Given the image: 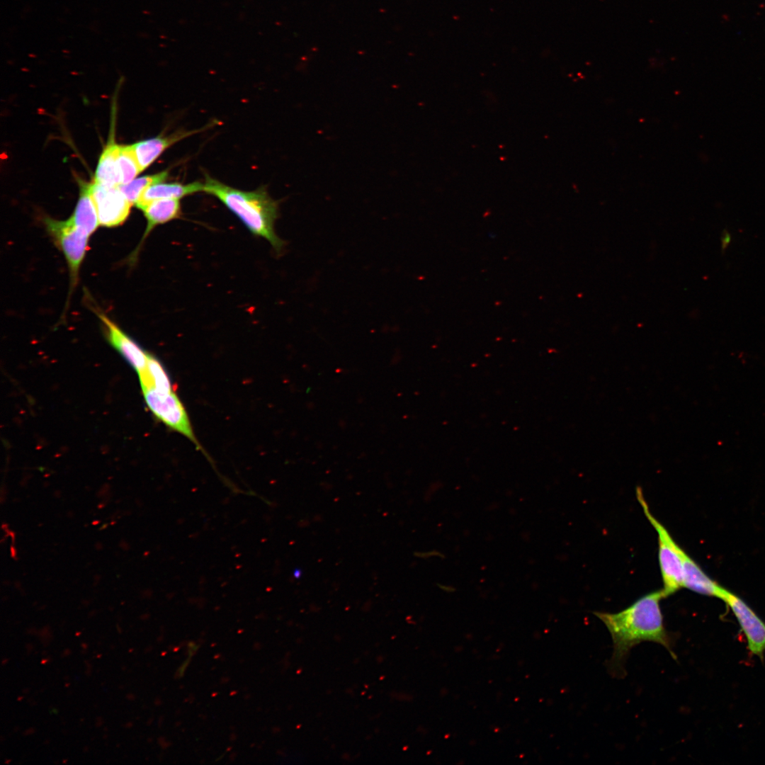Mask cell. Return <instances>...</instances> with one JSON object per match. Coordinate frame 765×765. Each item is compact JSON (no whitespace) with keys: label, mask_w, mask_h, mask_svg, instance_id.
Masks as SVG:
<instances>
[{"label":"cell","mask_w":765,"mask_h":765,"mask_svg":"<svg viewBox=\"0 0 765 765\" xmlns=\"http://www.w3.org/2000/svg\"><path fill=\"white\" fill-rule=\"evenodd\" d=\"M662 590H657L639 598L630 606L617 613L594 612L610 633L613 642L611 668L623 674V663L630 650L642 642L660 644L674 659L672 639L667 630L660 607L664 599Z\"/></svg>","instance_id":"6da1fadb"},{"label":"cell","mask_w":765,"mask_h":765,"mask_svg":"<svg viewBox=\"0 0 765 765\" xmlns=\"http://www.w3.org/2000/svg\"><path fill=\"white\" fill-rule=\"evenodd\" d=\"M204 192L216 197L254 235L266 239L277 253L285 243L276 233L278 203L264 188L246 191L231 187L207 176Z\"/></svg>","instance_id":"7a4b0ae2"},{"label":"cell","mask_w":765,"mask_h":765,"mask_svg":"<svg viewBox=\"0 0 765 765\" xmlns=\"http://www.w3.org/2000/svg\"><path fill=\"white\" fill-rule=\"evenodd\" d=\"M636 497L649 522L658 536V559L662 579V589L665 598L684 587V550L676 543L667 528L651 513L642 489L636 488Z\"/></svg>","instance_id":"3957f363"},{"label":"cell","mask_w":765,"mask_h":765,"mask_svg":"<svg viewBox=\"0 0 765 765\" xmlns=\"http://www.w3.org/2000/svg\"><path fill=\"white\" fill-rule=\"evenodd\" d=\"M144 400L152 414L166 426L187 438L208 458L196 438L188 413L176 393L153 387L142 388Z\"/></svg>","instance_id":"277c9868"},{"label":"cell","mask_w":765,"mask_h":765,"mask_svg":"<svg viewBox=\"0 0 765 765\" xmlns=\"http://www.w3.org/2000/svg\"><path fill=\"white\" fill-rule=\"evenodd\" d=\"M47 230L62 250L67 260L72 288L78 281L79 272L88 247L89 236L83 232L70 220L45 219Z\"/></svg>","instance_id":"5b68a950"},{"label":"cell","mask_w":765,"mask_h":765,"mask_svg":"<svg viewBox=\"0 0 765 765\" xmlns=\"http://www.w3.org/2000/svg\"><path fill=\"white\" fill-rule=\"evenodd\" d=\"M92 196L100 225L116 227L128 217L132 204L118 186H106L94 181Z\"/></svg>","instance_id":"8992f818"},{"label":"cell","mask_w":765,"mask_h":765,"mask_svg":"<svg viewBox=\"0 0 765 765\" xmlns=\"http://www.w3.org/2000/svg\"><path fill=\"white\" fill-rule=\"evenodd\" d=\"M721 599L735 616L746 637L749 651L762 657L765 650V623L744 601L727 590Z\"/></svg>","instance_id":"52a82bcc"},{"label":"cell","mask_w":765,"mask_h":765,"mask_svg":"<svg viewBox=\"0 0 765 765\" xmlns=\"http://www.w3.org/2000/svg\"><path fill=\"white\" fill-rule=\"evenodd\" d=\"M96 314L106 328L109 343L126 359L137 373L144 369L147 363L148 352L141 348L105 314L96 311Z\"/></svg>","instance_id":"ba28073f"},{"label":"cell","mask_w":765,"mask_h":765,"mask_svg":"<svg viewBox=\"0 0 765 765\" xmlns=\"http://www.w3.org/2000/svg\"><path fill=\"white\" fill-rule=\"evenodd\" d=\"M177 130L169 135H159L132 144L141 172L149 167L174 144L205 130Z\"/></svg>","instance_id":"9c48e42d"},{"label":"cell","mask_w":765,"mask_h":765,"mask_svg":"<svg viewBox=\"0 0 765 765\" xmlns=\"http://www.w3.org/2000/svg\"><path fill=\"white\" fill-rule=\"evenodd\" d=\"M79 197L70 222L86 234L91 235L100 225L92 196V183L79 180Z\"/></svg>","instance_id":"30bf717a"},{"label":"cell","mask_w":765,"mask_h":765,"mask_svg":"<svg viewBox=\"0 0 765 765\" xmlns=\"http://www.w3.org/2000/svg\"><path fill=\"white\" fill-rule=\"evenodd\" d=\"M684 587L700 594L722 599L726 589L712 580L684 550Z\"/></svg>","instance_id":"8fae6325"},{"label":"cell","mask_w":765,"mask_h":765,"mask_svg":"<svg viewBox=\"0 0 765 765\" xmlns=\"http://www.w3.org/2000/svg\"><path fill=\"white\" fill-rule=\"evenodd\" d=\"M204 192V183L198 181L183 184L178 182L154 183L147 188L135 206L141 210L149 203L163 198L178 199L198 193Z\"/></svg>","instance_id":"7c38bea8"},{"label":"cell","mask_w":765,"mask_h":765,"mask_svg":"<svg viewBox=\"0 0 765 765\" xmlns=\"http://www.w3.org/2000/svg\"><path fill=\"white\" fill-rule=\"evenodd\" d=\"M141 210L147 220V226L139 246L154 227L177 219L181 214L180 200L172 198L152 200Z\"/></svg>","instance_id":"4fadbf2b"},{"label":"cell","mask_w":765,"mask_h":765,"mask_svg":"<svg viewBox=\"0 0 765 765\" xmlns=\"http://www.w3.org/2000/svg\"><path fill=\"white\" fill-rule=\"evenodd\" d=\"M119 146L111 137L100 156L94 182L109 187L120 184L118 161Z\"/></svg>","instance_id":"5bb4252c"},{"label":"cell","mask_w":765,"mask_h":765,"mask_svg":"<svg viewBox=\"0 0 765 765\" xmlns=\"http://www.w3.org/2000/svg\"><path fill=\"white\" fill-rule=\"evenodd\" d=\"M141 387H153L161 391H171L170 378L159 361L147 353L144 369L137 373Z\"/></svg>","instance_id":"9a60e30c"},{"label":"cell","mask_w":765,"mask_h":765,"mask_svg":"<svg viewBox=\"0 0 765 765\" xmlns=\"http://www.w3.org/2000/svg\"><path fill=\"white\" fill-rule=\"evenodd\" d=\"M168 176L169 171H163L155 174L135 178L130 183L119 185L118 187L131 204L135 205L147 188L166 180Z\"/></svg>","instance_id":"2e32d148"},{"label":"cell","mask_w":765,"mask_h":765,"mask_svg":"<svg viewBox=\"0 0 765 765\" xmlns=\"http://www.w3.org/2000/svg\"><path fill=\"white\" fill-rule=\"evenodd\" d=\"M118 161L120 185L130 183L141 172L132 144L119 146Z\"/></svg>","instance_id":"e0dca14e"},{"label":"cell","mask_w":765,"mask_h":765,"mask_svg":"<svg viewBox=\"0 0 765 765\" xmlns=\"http://www.w3.org/2000/svg\"><path fill=\"white\" fill-rule=\"evenodd\" d=\"M731 239H731V235H730V232L727 230H725L722 233L721 240H720L721 241V250H722V252L725 251V250L729 246V244H730V243L731 242Z\"/></svg>","instance_id":"ac0fdd59"}]
</instances>
